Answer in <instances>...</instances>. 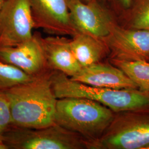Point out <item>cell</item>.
<instances>
[{
	"label": "cell",
	"mask_w": 149,
	"mask_h": 149,
	"mask_svg": "<svg viewBox=\"0 0 149 149\" xmlns=\"http://www.w3.org/2000/svg\"><path fill=\"white\" fill-rule=\"evenodd\" d=\"M114 112L97 102L84 98L66 97L57 100L55 123L79 134L89 149L108 128Z\"/></svg>",
	"instance_id": "3957f363"
},
{
	"label": "cell",
	"mask_w": 149,
	"mask_h": 149,
	"mask_svg": "<svg viewBox=\"0 0 149 149\" xmlns=\"http://www.w3.org/2000/svg\"><path fill=\"white\" fill-rule=\"evenodd\" d=\"M10 125L11 114L10 104L4 92L0 90V149H6L3 138Z\"/></svg>",
	"instance_id": "e0dca14e"
},
{
	"label": "cell",
	"mask_w": 149,
	"mask_h": 149,
	"mask_svg": "<svg viewBox=\"0 0 149 149\" xmlns=\"http://www.w3.org/2000/svg\"><path fill=\"white\" fill-rule=\"evenodd\" d=\"M72 51L82 68L102 62L109 56L106 44L98 38L79 32L70 40Z\"/></svg>",
	"instance_id": "4fadbf2b"
},
{
	"label": "cell",
	"mask_w": 149,
	"mask_h": 149,
	"mask_svg": "<svg viewBox=\"0 0 149 149\" xmlns=\"http://www.w3.org/2000/svg\"><path fill=\"white\" fill-rule=\"evenodd\" d=\"M81 1H82L84 2H87L88 1H90L91 0H81ZM98 1H102V0H98Z\"/></svg>",
	"instance_id": "ffe728a7"
},
{
	"label": "cell",
	"mask_w": 149,
	"mask_h": 149,
	"mask_svg": "<svg viewBox=\"0 0 149 149\" xmlns=\"http://www.w3.org/2000/svg\"><path fill=\"white\" fill-rule=\"evenodd\" d=\"M34 24L29 0H7L0 11V46L14 47L31 38Z\"/></svg>",
	"instance_id": "8992f818"
},
{
	"label": "cell",
	"mask_w": 149,
	"mask_h": 149,
	"mask_svg": "<svg viewBox=\"0 0 149 149\" xmlns=\"http://www.w3.org/2000/svg\"><path fill=\"white\" fill-rule=\"evenodd\" d=\"M0 61L13 65L33 77L50 69L39 33H33L31 38L18 45L0 46Z\"/></svg>",
	"instance_id": "30bf717a"
},
{
	"label": "cell",
	"mask_w": 149,
	"mask_h": 149,
	"mask_svg": "<svg viewBox=\"0 0 149 149\" xmlns=\"http://www.w3.org/2000/svg\"><path fill=\"white\" fill-rule=\"evenodd\" d=\"M7 0H0V11L2 8L3 6L5 4Z\"/></svg>",
	"instance_id": "d6986e66"
},
{
	"label": "cell",
	"mask_w": 149,
	"mask_h": 149,
	"mask_svg": "<svg viewBox=\"0 0 149 149\" xmlns=\"http://www.w3.org/2000/svg\"><path fill=\"white\" fill-rule=\"evenodd\" d=\"M109 62L122 70L138 86L139 89L149 90V62L114 59H109Z\"/></svg>",
	"instance_id": "5bb4252c"
},
{
	"label": "cell",
	"mask_w": 149,
	"mask_h": 149,
	"mask_svg": "<svg viewBox=\"0 0 149 149\" xmlns=\"http://www.w3.org/2000/svg\"><path fill=\"white\" fill-rule=\"evenodd\" d=\"M70 79L97 87L115 90L139 88L122 70L111 63L100 62L82 68L77 74Z\"/></svg>",
	"instance_id": "8fae6325"
},
{
	"label": "cell",
	"mask_w": 149,
	"mask_h": 149,
	"mask_svg": "<svg viewBox=\"0 0 149 149\" xmlns=\"http://www.w3.org/2000/svg\"><path fill=\"white\" fill-rule=\"evenodd\" d=\"M3 140L6 149H89L79 134L56 123L38 129L10 125Z\"/></svg>",
	"instance_id": "277c9868"
},
{
	"label": "cell",
	"mask_w": 149,
	"mask_h": 149,
	"mask_svg": "<svg viewBox=\"0 0 149 149\" xmlns=\"http://www.w3.org/2000/svg\"><path fill=\"white\" fill-rule=\"evenodd\" d=\"M91 149H149V111L116 113Z\"/></svg>",
	"instance_id": "5b68a950"
},
{
	"label": "cell",
	"mask_w": 149,
	"mask_h": 149,
	"mask_svg": "<svg viewBox=\"0 0 149 149\" xmlns=\"http://www.w3.org/2000/svg\"><path fill=\"white\" fill-rule=\"evenodd\" d=\"M114 3L119 10H122V12L126 11L129 8L131 5L132 2L133 0H113Z\"/></svg>",
	"instance_id": "ac0fdd59"
},
{
	"label": "cell",
	"mask_w": 149,
	"mask_h": 149,
	"mask_svg": "<svg viewBox=\"0 0 149 149\" xmlns=\"http://www.w3.org/2000/svg\"><path fill=\"white\" fill-rule=\"evenodd\" d=\"M34 28L55 36H74L79 32L71 21L69 0H29Z\"/></svg>",
	"instance_id": "9c48e42d"
},
{
	"label": "cell",
	"mask_w": 149,
	"mask_h": 149,
	"mask_svg": "<svg viewBox=\"0 0 149 149\" xmlns=\"http://www.w3.org/2000/svg\"><path fill=\"white\" fill-rule=\"evenodd\" d=\"M70 40L60 36L43 37L48 68L71 77L77 74L82 67L72 51Z\"/></svg>",
	"instance_id": "7c38bea8"
},
{
	"label": "cell",
	"mask_w": 149,
	"mask_h": 149,
	"mask_svg": "<svg viewBox=\"0 0 149 149\" xmlns=\"http://www.w3.org/2000/svg\"><path fill=\"white\" fill-rule=\"evenodd\" d=\"M48 69L33 80L2 90L11 110V125L23 128H44L55 124L58 98Z\"/></svg>",
	"instance_id": "6da1fadb"
},
{
	"label": "cell",
	"mask_w": 149,
	"mask_h": 149,
	"mask_svg": "<svg viewBox=\"0 0 149 149\" xmlns=\"http://www.w3.org/2000/svg\"><path fill=\"white\" fill-rule=\"evenodd\" d=\"M34 77L13 65L0 61V90L27 82Z\"/></svg>",
	"instance_id": "2e32d148"
},
{
	"label": "cell",
	"mask_w": 149,
	"mask_h": 149,
	"mask_svg": "<svg viewBox=\"0 0 149 149\" xmlns=\"http://www.w3.org/2000/svg\"><path fill=\"white\" fill-rule=\"evenodd\" d=\"M102 40L108 48L109 59L149 62V30L125 28L116 22Z\"/></svg>",
	"instance_id": "52a82bcc"
},
{
	"label": "cell",
	"mask_w": 149,
	"mask_h": 149,
	"mask_svg": "<svg viewBox=\"0 0 149 149\" xmlns=\"http://www.w3.org/2000/svg\"><path fill=\"white\" fill-rule=\"evenodd\" d=\"M52 87L56 97L84 98L100 103L114 113L149 111V92L137 89L115 90L87 85L54 70Z\"/></svg>",
	"instance_id": "7a4b0ae2"
},
{
	"label": "cell",
	"mask_w": 149,
	"mask_h": 149,
	"mask_svg": "<svg viewBox=\"0 0 149 149\" xmlns=\"http://www.w3.org/2000/svg\"><path fill=\"white\" fill-rule=\"evenodd\" d=\"M69 7L71 21L77 32L101 39L106 37L112 25L117 22L98 0L87 2L69 0Z\"/></svg>",
	"instance_id": "ba28073f"
},
{
	"label": "cell",
	"mask_w": 149,
	"mask_h": 149,
	"mask_svg": "<svg viewBox=\"0 0 149 149\" xmlns=\"http://www.w3.org/2000/svg\"><path fill=\"white\" fill-rule=\"evenodd\" d=\"M148 92H149V91H148Z\"/></svg>",
	"instance_id": "44dd1931"
},
{
	"label": "cell",
	"mask_w": 149,
	"mask_h": 149,
	"mask_svg": "<svg viewBox=\"0 0 149 149\" xmlns=\"http://www.w3.org/2000/svg\"><path fill=\"white\" fill-rule=\"evenodd\" d=\"M123 27L136 29L149 30V0H133L131 5L123 12Z\"/></svg>",
	"instance_id": "9a60e30c"
}]
</instances>
